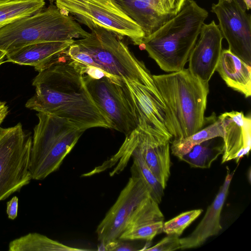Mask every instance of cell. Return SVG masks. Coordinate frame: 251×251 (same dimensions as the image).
I'll use <instances>...</instances> for the list:
<instances>
[{
  "mask_svg": "<svg viewBox=\"0 0 251 251\" xmlns=\"http://www.w3.org/2000/svg\"><path fill=\"white\" fill-rule=\"evenodd\" d=\"M79 63L61 61L39 72L33 79L34 95L25 107L65 118L85 129L110 128V122L92 100Z\"/></svg>",
  "mask_w": 251,
  "mask_h": 251,
  "instance_id": "obj_1",
  "label": "cell"
},
{
  "mask_svg": "<svg viewBox=\"0 0 251 251\" xmlns=\"http://www.w3.org/2000/svg\"><path fill=\"white\" fill-rule=\"evenodd\" d=\"M208 16V12L195 1L188 0L176 15L145 37L139 47L163 71H180L184 69Z\"/></svg>",
  "mask_w": 251,
  "mask_h": 251,
  "instance_id": "obj_2",
  "label": "cell"
},
{
  "mask_svg": "<svg viewBox=\"0 0 251 251\" xmlns=\"http://www.w3.org/2000/svg\"><path fill=\"white\" fill-rule=\"evenodd\" d=\"M152 76L168 110L172 141L201 130L205 123L208 82L195 76L188 69Z\"/></svg>",
  "mask_w": 251,
  "mask_h": 251,
  "instance_id": "obj_3",
  "label": "cell"
},
{
  "mask_svg": "<svg viewBox=\"0 0 251 251\" xmlns=\"http://www.w3.org/2000/svg\"><path fill=\"white\" fill-rule=\"evenodd\" d=\"M89 33L73 17L50 4L47 8L0 28V50L6 54L30 44L83 38Z\"/></svg>",
  "mask_w": 251,
  "mask_h": 251,
  "instance_id": "obj_4",
  "label": "cell"
},
{
  "mask_svg": "<svg viewBox=\"0 0 251 251\" xmlns=\"http://www.w3.org/2000/svg\"><path fill=\"white\" fill-rule=\"evenodd\" d=\"M121 39L104 28L97 27L87 36L74 42L85 52L83 64L96 67L119 78L155 84L145 64L136 58Z\"/></svg>",
  "mask_w": 251,
  "mask_h": 251,
  "instance_id": "obj_5",
  "label": "cell"
},
{
  "mask_svg": "<svg viewBox=\"0 0 251 251\" xmlns=\"http://www.w3.org/2000/svg\"><path fill=\"white\" fill-rule=\"evenodd\" d=\"M37 116L29 170L32 179L40 180L58 169L85 130L58 116L42 112Z\"/></svg>",
  "mask_w": 251,
  "mask_h": 251,
  "instance_id": "obj_6",
  "label": "cell"
},
{
  "mask_svg": "<svg viewBox=\"0 0 251 251\" xmlns=\"http://www.w3.org/2000/svg\"><path fill=\"white\" fill-rule=\"evenodd\" d=\"M56 6L66 15L71 14L91 30L104 28L121 38L126 37L140 46L145 33L114 0H55Z\"/></svg>",
  "mask_w": 251,
  "mask_h": 251,
  "instance_id": "obj_7",
  "label": "cell"
},
{
  "mask_svg": "<svg viewBox=\"0 0 251 251\" xmlns=\"http://www.w3.org/2000/svg\"><path fill=\"white\" fill-rule=\"evenodd\" d=\"M32 138L18 123L0 127V201L29 183Z\"/></svg>",
  "mask_w": 251,
  "mask_h": 251,
  "instance_id": "obj_8",
  "label": "cell"
},
{
  "mask_svg": "<svg viewBox=\"0 0 251 251\" xmlns=\"http://www.w3.org/2000/svg\"><path fill=\"white\" fill-rule=\"evenodd\" d=\"M83 79L94 102L110 122V128L126 136L137 127V118L121 79L108 76L94 78L86 75Z\"/></svg>",
  "mask_w": 251,
  "mask_h": 251,
  "instance_id": "obj_9",
  "label": "cell"
},
{
  "mask_svg": "<svg viewBox=\"0 0 251 251\" xmlns=\"http://www.w3.org/2000/svg\"><path fill=\"white\" fill-rule=\"evenodd\" d=\"M124 90L135 114L138 126L172 139L169 113L156 84L121 79Z\"/></svg>",
  "mask_w": 251,
  "mask_h": 251,
  "instance_id": "obj_10",
  "label": "cell"
},
{
  "mask_svg": "<svg viewBox=\"0 0 251 251\" xmlns=\"http://www.w3.org/2000/svg\"><path fill=\"white\" fill-rule=\"evenodd\" d=\"M246 10L243 0H219L211 6L228 49L251 66V17Z\"/></svg>",
  "mask_w": 251,
  "mask_h": 251,
  "instance_id": "obj_11",
  "label": "cell"
},
{
  "mask_svg": "<svg viewBox=\"0 0 251 251\" xmlns=\"http://www.w3.org/2000/svg\"><path fill=\"white\" fill-rule=\"evenodd\" d=\"M131 170V176L127 184L97 227L96 233L101 247L119 238L134 210L151 196L142 178L134 170Z\"/></svg>",
  "mask_w": 251,
  "mask_h": 251,
  "instance_id": "obj_12",
  "label": "cell"
},
{
  "mask_svg": "<svg viewBox=\"0 0 251 251\" xmlns=\"http://www.w3.org/2000/svg\"><path fill=\"white\" fill-rule=\"evenodd\" d=\"M125 139L140 151L146 164L165 189L171 174V139L139 126L126 136Z\"/></svg>",
  "mask_w": 251,
  "mask_h": 251,
  "instance_id": "obj_13",
  "label": "cell"
},
{
  "mask_svg": "<svg viewBox=\"0 0 251 251\" xmlns=\"http://www.w3.org/2000/svg\"><path fill=\"white\" fill-rule=\"evenodd\" d=\"M199 36L189 57L188 70L195 76L208 82L216 71L224 37L214 21L203 23Z\"/></svg>",
  "mask_w": 251,
  "mask_h": 251,
  "instance_id": "obj_14",
  "label": "cell"
},
{
  "mask_svg": "<svg viewBox=\"0 0 251 251\" xmlns=\"http://www.w3.org/2000/svg\"><path fill=\"white\" fill-rule=\"evenodd\" d=\"M224 136L222 163L235 160L238 163L248 155L251 148V119L243 112L231 111L221 114Z\"/></svg>",
  "mask_w": 251,
  "mask_h": 251,
  "instance_id": "obj_15",
  "label": "cell"
},
{
  "mask_svg": "<svg viewBox=\"0 0 251 251\" xmlns=\"http://www.w3.org/2000/svg\"><path fill=\"white\" fill-rule=\"evenodd\" d=\"M75 40L41 42L19 48L6 55V61L31 66L40 72L61 61L70 59L67 50Z\"/></svg>",
  "mask_w": 251,
  "mask_h": 251,
  "instance_id": "obj_16",
  "label": "cell"
},
{
  "mask_svg": "<svg viewBox=\"0 0 251 251\" xmlns=\"http://www.w3.org/2000/svg\"><path fill=\"white\" fill-rule=\"evenodd\" d=\"M158 203L150 196L134 210L119 239L151 242L163 232L164 217Z\"/></svg>",
  "mask_w": 251,
  "mask_h": 251,
  "instance_id": "obj_17",
  "label": "cell"
},
{
  "mask_svg": "<svg viewBox=\"0 0 251 251\" xmlns=\"http://www.w3.org/2000/svg\"><path fill=\"white\" fill-rule=\"evenodd\" d=\"M234 173L227 172L225 180L212 203L193 231L189 235L180 238L181 250L198 248L210 237L217 235L222 227L220 223L221 214Z\"/></svg>",
  "mask_w": 251,
  "mask_h": 251,
  "instance_id": "obj_18",
  "label": "cell"
},
{
  "mask_svg": "<svg viewBox=\"0 0 251 251\" xmlns=\"http://www.w3.org/2000/svg\"><path fill=\"white\" fill-rule=\"evenodd\" d=\"M227 86L243 94L251 95V66L232 53L223 50L216 70Z\"/></svg>",
  "mask_w": 251,
  "mask_h": 251,
  "instance_id": "obj_19",
  "label": "cell"
},
{
  "mask_svg": "<svg viewBox=\"0 0 251 251\" xmlns=\"http://www.w3.org/2000/svg\"><path fill=\"white\" fill-rule=\"evenodd\" d=\"M122 10L148 36L173 16L161 13L154 0H114Z\"/></svg>",
  "mask_w": 251,
  "mask_h": 251,
  "instance_id": "obj_20",
  "label": "cell"
},
{
  "mask_svg": "<svg viewBox=\"0 0 251 251\" xmlns=\"http://www.w3.org/2000/svg\"><path fill=\"white\" fill-rule=\"evenodd\" d=\"M9 251H78L91 250L72 247L38 233H29L11 241Z\"/></svg>",
  "mask_w": 251,
  "mask_h": 251,
  "instance_id": "obj_21",
  "label": "cell"
},
{
  "mask_svg": "<svg viewBox=\"0 0 251 251\" xmlns=\"http://www.w3.org/2000/svg\"><path fill=\"white\" fill-rule=\"evenodd\" d=\"M218 138L210 139L194 146L188 152L178 158L192 167L209 168L223 152V139Z\"/></svg>",
  "mask_w": 251,
  "mask_h": 251,
  "instance_id": "obj_22",
  "label": "cell"
},
{
  "mask_svg": "<svg viewBox=\"0 0 251 251\" xmlns=\"http://www.w3.org/2000/svg\"><path fill=\"white\" fill-rule=\"evenodd\" d=\"M45 5L44 0H0V26L36 13Z\"/></svg>",
  "mask_w": 251,
  "mask_h": 251,
  "instance_id": "obj_23",
  "label": "cell"
},
{
  "mask_svg": "<svg viewBox=\"0 0 251 251\" xmlns=\"http://www.w3.org/2000/svg\"><path fill=\"white\" fill-rule=\"evenodd\" d=\"M224 133L220 119L218 117L211 124L192 135L171 142L172 153L179 158L188 152L195 145L215 137L223 138Z\"/></svg>",
  "mask_w": 251,
  "mask_h": 251,
  "instance_id": "obj_24",
  "label": "cell"
},
{
  "mask_svg": "<svg viewBox=\"0 0 251 251\" xmlns=\"http://www.w3.org/2000/svg\"><path fill=\"white\" fill-rule=\"evenodd\" d=\"M203 212L202 209H194L181 213L174 218L164 222L163 232L168 234L180 236Z\"/></svg>",
  "mask_w": 251,
  "mask_h": 251,
  "instance_id": "obj_25",
  "label": "cell"
},
{
  "mask_svg": "<svg viewBox=\"0 0 251 251\" xmlns=\"http://www.w3.org/2000/svg\"><path fill=\"white\" fill-rule=\"evenodd\" d=\"M188 0H154L158 11L162 14L174 16L183 7Z\"/></svg>",
  "mask_w": 251,
  "mask_h": 251,
  "instance_id": "obj_26",
  "label": "cell"
},
{
  "mask_svg": "<svg viewBox=\"0 0 251 251\" xmlns=\"http://www.w3.org/2000/svg\"><path fill=\"white\" fill-rule=\"evenodd\" d=\"M181 249L179 236L174 234H168L154 246L146 249L150 251H173Z\"/></svg>",
  "mask_w": 251,
  "mask_h": 251,
  "instance_id": "obj_27",
  "label": "cell"
},
{
  "mask_svg": "<svg viewBox=\"0 0 251 251\" xmlns=\"http://www.w3.org/2000/svg\"><path fill=\"white\" fill-rule=\"evenodd\" d=\"M131 240H122L117 239L111 241L102 248L103 250L109 251H137L135 244L132 242Z\"/></svg>",
  "mask_w": 251,
  "mask_h": 251,
  "instance_id": "obj_28",
  "label": "cell"
},
{
  "mask_svg": "<svg viewBox=\"0 0 251 251\" xmlns=\"http://www.w3.org/2000/svg\"><path fill=\"white\" fill-rule=\"evenodd\" d=\"M18 207V198L13 197L7 202L6 213L9 219L14 220L17 216Z\"/></svg>",
  "mask_w": 251,
  "mask_h": 251,
  "instance_id": "obj_29",
  "label": "cell"
},
{
  "mask_svg": "<svg viewBox=\"0 0 251 251\" xmlns=\"http://www.w3.org/2000/svg\"><path fill=\"white\" fill-rule=\"evenodd\" d=\"M8 113V107L4 102L0 101V125Z\"/></svg>",
  "mask_w": 251,
  "mask_h": 251,
  "instance_id": "obj_30",
  "label": "cell"
},
{
  "mask_svg": "<svg viewBox=\"0 0 251 251\" xmlns=\"http://www.w3.org/2000/svg\"><path fill=\"white\" fill-rule=\"evenodd\" d=\"M6 52L0 50V65L5 62L6 59Z\"/></svg>",
  "mask_w": 251,
  "mask_h": 251,
  "instance_id": "obj_31",
  "label": "cell"
},
{
  "mask_svg": "<svg viewBox=\"0 0 251 251\" xmlns=\"http://www.w3.org/2000/svg\"><path fill=\"white\" fill-rule=\"evenodd\" d=\"M246 6L247 10H249L251 8V0H243Z\"/></svg>",
  "mask_w": 251,
  "mask_h": 251,
  "instance_id": "obj_32",
  "label": "cell"
},
{
  "mask_svg": "<svg viewBox=\"0 0 251 251\" xmlns=\"http://www.w3.org/2000/svg\"><path fill=\"white\" fill-rule=\"evenodd\" d=\"M45 0H45H48V1H50V4H52V2H53V1H55V0Z\"/></svg>",
  "mask_w": 251,
  "mask_h": 251,
  "instance_id": "obj_33",
  "label": "cell"
},
{
  "mask_svg": "<svg viewBox=\"0 0 251 251\" xmlns=\"http://www.w3.org/2000/svg\"><path fill=\"white\" fill-rule=\"evenodd\" d=\"M2 27V26H0V27Z\"/></svg>",
  "mask_w": 251,
  "mask_h": 251,
  "instance_id": "obj_34",
  "label": "cell"
}]
</instances>
